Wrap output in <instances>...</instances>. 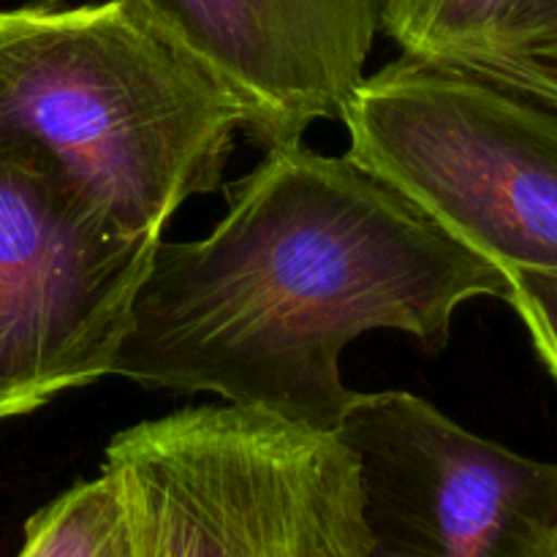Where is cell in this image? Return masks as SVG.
<instances>
[{"instance_id": "30bf717a", "label": "cell", "mask_w": 557, "mask_h": 557, "mask_svg": "<svg viewBox=\"0 0 557 557\" xmlns=\"http://www.w3.org/2000/svg\"><path fill=\"white\" fill-rule=\"evenodd\" d=\"M473 74L557 107V0H517Z\"/></svg>"}, {"instance_id": "ba28073f", "label": "cell", "mask_w": 557, "mask_h": 557, "mask_svg": "<svg viewBox=\"0 0 557 557\" xmlns=\"http://www.w3.org/2000/svg\"><path fill=\"white\" fill-rule=\"evenodd\" d=\"M517 0H386L381 33L406 54L473 71Z\"/></svg>"}, {"instance_id": "7a4b0ae2", "label": "cell", "mask_w": 557, "mask_h": 557, "mask_svg": "<svg viewBox=\"0 0 557 557\" xmlns=\"http://www.w3.org/2000/svg\"><path fill=\"white\" fill-rule=\"evenodd\" d=\"M245 114L125 0L0 9V152H20L125 234L158 237L223 185Z\"/></svg>"}, {"instance_id": "52a82bcc", "label": "cell", "mask_w": 557, "mask_h": 557, "mask_svg": "<svg viewBox=\"0 0 557 557\" xmlns=\"http://www.w3.org/2000/svg\"><path fill=\"white\" fill-rule=\"evenodd\" d=\"M172 47L210 71L256 145L302 141L341 120L384 27L386 0H125Z\"/></svg>"}, {"instance_id": "6da1fadb", "label": "cell", "mask_w": 557, "mask_h": 557, "mask_svg": "<svg viewBox=\"0 0 557 557\" xmlns=\"http://www.w3.org/2000/svg\"><path fill=\"white\" fill-rule=\"evenodd\" d=\"M509 277L348 156L272 147L196 243H158L112 375L337 433L343 351L375 330L444 351Z\"/></svg>"}, {"instance_id": "7c38bea8", "label": "cell", "mask_w": 557, "mask_h": 557, "mask_svg": "<svg viewBox=\"0 0 557 557\" xmlns=\"http://www.w3.org/2000/svg\"><path fill=\"white\" fill-rule=\"evenodd\" d=\"M553 557H557V515H555V528H553Z\"/></svg>"}, {"instance_id": "8fae6325", "label": "cell", "mask_w": 557, "mask_h": 557, "mask_svg": "<svg viewBox=\"0 0 557 557\" xmlns=\"http://www.w3.org/2000/svg\"><path fill=\"white\" fill-rule=\"evenodd\" d=\"M509 299L544 368L557 381V272H511Z\"/></svg>"}, {"instance_id": "8992f818", "label": "cell", "mask_w": 557, "mask_h": 557, "mask_svg": "<svg viewBox=\"0 0 557 557\" xmlns=\"http://www.w3.org/2000/svg\"><path fill=\"white\" fill-rule=\"evenodd\" d=\"M337 435L359 462L373 557H553V462L479 438L408 392H357Z\"/></svg>"}, {"instance_id": "5b68a950", "label": "cell", "mask_w": 557, "mask_h": 557, "mask_svg": "<svg viewBox=\"0 0 557 557\" xmlns=\"http://www.w3.org/2000/svg\"><path fill=\"white\" fill-rule=\"evenodd\" d=\"M158 243L44 163L0 152V422L112 375Z\"/></svg>"}, {"instance_id": "9c48e42d", "label": "cell", "mask_w": 557, "mask_h": 557, "mask_svg": "<svg viewBox=\"0 0 557 557\" xmlns=\"http://www.w3.org/2000/svg\"><path fill=\"white\" fill-rule=\"evenodd\" d=\"M16 557H136L112 479L101 471L36 511Z\"/></svg>"}, {"instance_id": "277c9868", "label": "cell", "mask_w": 557, "mask_h": 557, "mask_svg": "<svg viewBox=\"0 0 557 557\" xmlns=\"http://www.w3.org/2000/svg\"><path fill=\"white\" fill-rule=\"evenodd\" d=\"M346 156L484 261L557 272V107L403 52L341 112Z\"/></svg>"}, {"instance_id": "3957f363", "label": "cell", "mask_w": 557, "mask_h": 557, "mask_svg": "<svg viewBox=\"0 0 557 557\" xmlns=\"http://www.w3.org/2000/svg\"><path fill=\"white\" fill-rule=\"evenodd\" d=\"M136 557H373L337 433L243 406L134 424L103 457Z\"/></svg>"}]
</instances>
